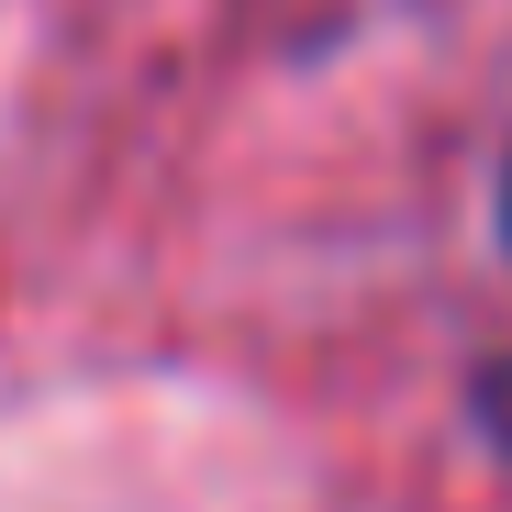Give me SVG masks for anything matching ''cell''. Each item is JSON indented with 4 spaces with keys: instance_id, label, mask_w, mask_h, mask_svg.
<instances>
[{
    "instance_id": "cell-1",
    "label": "cell",
    "mask_w": 512,
    "mask_h": 512,
    "mask_svg": "<svg viewBox=\"0 0 512 512\" xmlns=\"http://www.w3.org/2000/svg\"><path fill=\"white\" fill-rule=\"evenodd\" d=\"M479 435H490V446L512 457V357H501V368L479 379Z\"/></svg>"
},
{
    "instance_id": "cell-2",
    "label": "cell",
    "mask_w": 512,
    "mask_h": 512,
    "mask_svg": "<svg viewBox=\"0 0 512 512\" xmlns=\"http://www.w3.org/2000/svg\"><path fill=\"white\" fill-rule=\"evenodd\" d=\"M501 223H512V179H501Z\"/></svg>"
}]
</instances>
